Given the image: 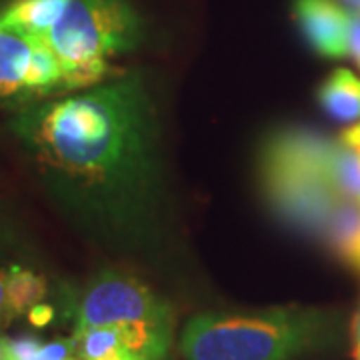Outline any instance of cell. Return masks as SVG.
<instances>
[{
	"mask_svg": "<svg viewBox=\"0 0 360 360\" xmlns=\"http://www.w3.org/2000/svg\"><path fill=\"white\" fill-rule=\"evenodd\" d=\"M26 150L66 194L108 208L129 205L146 188L153 122L136 80L30 104L13 122Z\"/></svg>",
	"mask_w": 360,
	"mask_h": 360,
	"instance_id": "6da1fadb",
	"label": "cell"
},
{
	"mask_svg": "<svg viewBox=\"0 0 360 360\" xmlns=\"http://www.w3.org/2000/svg\"><path fill=\"white\" fill-rule=\"evenodd\" d=\"M324 324L314 310L200 314L182 330L184 360H290L319 342Z\"/></svg>",
	"mask_w": 360,
	"mask_h": 360,
	"instance_id": "7a4b0ae2",
	"label": "cell"
},
{
	"mask_svg": "<svg viewBox=\"0 0 360 360\" xmlns=\"http://www.w3.org/2000/svg\"><path fill=\"white\" fill-rule=\"evenodd\" d=\"M141 20L129 0H68L46 34L63 66V90L92 89L118 75L110 58L132 51Z\"/></svg>",
	"mask_w": 360,
	"mask_h": 360,
	"instance_id": "3957f363",
	"label": "cell"
},
{
	"mask_svg": "<svg viewBox=\"0 0 360 360\" xmlns=\"http://www.w3.org/2000/svg\"><path fill=\"white\" fill-rule=\"evenodd\" d=\"M333 141L310 130H284L262 150L260 176L270 205L290 226L321 238L338 198L326 176Z\"/></svg>",
	"mask_w": 360,
	"mask_h": 360,
	"instance_id": "277c9868",
	"label": "cell"
},
{
	"mask_svg": "<svg viewBox=\"0 0 360 360\" xmlns=\"http://www.w3.org/2000/svg\"><path fill=\"white\" fill-rule=\"evenodd\" d=\"M172 322L170 309L141 281L118 272L101 274L80 298L75 333L94 326Z\"/></svg>",
	"mask_w": 360,
	"mask_h": 360,
	"instance_id": "5b68a950",
	"label": "cell"
},
{
	"mask_svg": "<svg viewBox=\"0 0 360 360\" xmlns=\"http://www.w3.org/2000/svg\"><path fill=\"white\" fill-rule=\"evenodd\" d=\"M296 22L324 58L348 56V8L335 0H296Z\"/></svg>",
	"mask_w": 360,
	"mask_h": 360,
	"instance_id": "8992f818",
	"label": "cell"
},
{
	"mask_svg": "<svg viewBox=\"0 0 360 360\" xmlns=\"http://www.w3.org/2000/svg\"><path fill=\"white\" fill-rule=\"evenodd\" d=\"M39 39L0 25V106L37 103L30 68Z\"/></svg>",
	"mask_w": 360,
	"mask_h": 360,
	"instance_id": "52a82bcc",
	"label": "cell"
},
{
	"mask_svg": "<svg viewBox=\"0 0 360 360\" xmlns=\"http://www.w3.org/2000/svg\"><path fill=\"white\" fill-rule=\"evenodd\" d=\"M321 238L347 266L360 276V202L338 198L324 222Z\"/></svg>",
	"mask_w": 360,
	"mask_h": 360,
	"instance_id": "ba28073f",
	"label": "cell"
},
{
	"mask_svg": "<svg viewBox=\"0 0 360 360\" xmlns=\"http://www.w3.org/2000/svg\"><path fill=\"white\" fill-rule=\"evenodd\" d=\"M319 103L330 118L356 124L360 122V78L348 68H336L321 84Z\"/></svg>",
	"mask_w": 360,
	"mask_h": 360,
	"instance_id": "9c48e42d",
	"label": "cell"
},
{
	"mask_svg": "<svg viewBox=\"0 0 360 360\" xmlns=\"http://www.w3.org/2000/svg\"><path fill=\"white\" fill-rule=\"evenodd\" d=\"M66 6L68 0H14L0 14V25L44 40L49 30L63 16Z\"/></svg>",
	"mask_w": 360,
	"mask_h": 360,
	"instance_id": "30bf717a",
	"label": "cell"
},
{
	"mask_svg": "<svg viewBox=\"0 0 360 360\" xmlns=\"http://www.w3.org/2000/svg\"><path fill=\"white\" fill-rule=\"evenodd\" d=\"M78 360H132L124 326H94L75 333Z\"/></svg>",
	"mask_w": 360,
	"mask_h": 360,
	"instance_id": "8fae6325",
	"label": "cell"
},
{
	"mask_svg": "<svg viewBox=\"0 0 360 360\" xmlns=\"http://www.w3.org/2000/svg\"><path fill=\"white\" fill-rule=\"evenodd\" d=\"M46 281L25 269L20 264H14L8 270V283H6V296H8V312L11 319L28 314L37 304H40L46 296Z\"/></svg>",
	"mask_w": 360,
	"mask_h": 360,
	"instance_id": "7c38bea8",
	"label": "cell"
},
{
	"mask_svg": "<svg viewBox=\"0 0 360 360\" xmlns=\"http://www.w3.org/2000/svg\"><path fill=\"white\" fill-rule=\"evenodd\" d=\"M40 348H42V342L32 335H22L16 338L2 336L4 360H34Z\"/></svg>",
	"mask_w": 360,
	"mask_h": 360,
	"instance_id": "4fadbf2b",
	"label": "cell"
},
{
	"mask_svg": "<svg viewBox=\"0 0 360 360\" xmlns=\"http://www.w3.org/2000/svg\"><path fill=\"white\" fill-rule=\"evenodd\" d=\"M75 356V340L72 338H58L42 345L34 360H68Z\"/></svg>",
	"mask_w": 360,
	"mask_h": 360,
	"instance_id": "5bb4252c",
	"label": "cell"
},
{
	"mask_svg": "<svg viewBox=\"0 0 360 360\" xmlns=\"http://www.w3.org/2000/svg\"><path fill=\"white\" fill-rule=\"evenodd\" d=\"M348 56L360 68V11H348Z\"/></svg>",
	"mask_w": 360,
	"mask_h": 360,
	"instance_id": "9a60e30c",
	"label": "cell"
},
{
	"mask_svg": "<svg viewBox=\"0 0 360 360\" xmlns=\"http://www.w3.org/2000/svg\"><path fill=\"white\" fill-rule=\"evenodd\" d=\"M6 283H8V272L0 269V328L6 326L11 319V312H8V296H6Z\"/></svg>",
	"mask_w": 360,
	"mask_h": 360,
	"instance_id": "2e32d148",
	"label": "cell"
},
{
	"mask_svg": "<svg viewBox=\"0 0 360 360\" xmlns=\"http://www.w3.org/2000/svg\"><path fill=\"white\" fill-rule=\"evenodd\" d=\"M52 316H54V310H52V307H49V304H37L34 309L28 312V321L32 322L34 326H39V328H42V326H46L49 322L52 321Z\"/></svg>",
	"mask_w": 360,
	"mask_h": 360,
	"instance_id": "e0dca14e",
	"label": "cell"
},
{
	"mask_svg": "<svg viewBox=\"0 0 360 360\" xmlns=\"http://www.w3.org/2000/svg\"><path fill=\"white\" fill-rule=\"evenodd\" d=\"M352 338H354V359L360 360V309L352 322Z\"/></svg>",
	"mask_w": 360,
	"mask_h": 360,
	"instance_id": "ac0fdd59",
	"label": "cell"
},
{
	"mask_svg": "<svg viewBox=\"0 0 360 360\" xmlns=\"http://www.w3.org/2000/svg\"><path fill=\"white\" fill-rule=\"evenodd\" d=\"M348 11H360V0H338Z\"/></svg>",
	"mask_w": 360,
	"mask_h": 360,
	"instance_id": "d6986e66",
	"label": "cell"
},
{
	"mask_svg": "<svg viewBox=\"0 0 360 360\" xmlns=\"http://www.w3.org/2000/svg\"><path fill=\"white\" fill-rule=\"evenodd\" d=\"M0 360H4V350H2V336H0Z\"/></svg>",
	"mask_w": 360,
	"mask_h": 360,
	"instance_id": "ffe728a7",
	"label": "cell"
},
{
	"mask_svg": "<svg viewBox=\"0 0 360 360\" xmlns=\"http://www.w3.org/2000/svg\"><path fill=\"white\" fill-rule=\"evenodd\" d=\"M68 360H78V359H77V356H72V359H68Z\"/></svg>",
	"mask_w": 360,
	"mask_h": 360,
	"instance_id": "44dd1931",
	"label": "cell"
}]
</instances>
